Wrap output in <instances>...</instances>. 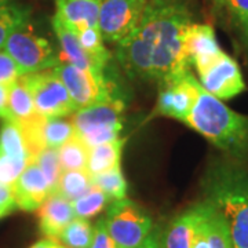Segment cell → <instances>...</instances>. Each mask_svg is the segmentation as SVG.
Here are the masks:
<instances>
[{
    "label": "cell",
    "mask_w": 248,
    "mask_h": 248,
    "mask_svg": "<svg viewBox=\"0 0 248 248\" xmlns=\"http://www.w3.org/2000/svg\"><path fill=\"white\" fill-rule=\"evenodd\" d=\"M75 135H76V130L72 120H66L65 117L45 119L43 141H45L46 148L58 149Z\"/></svg>",
    "instance_id": "cell-26"
},
{
    "label": "cell",
    "mask_w": 248,
    "mask_h": 248,
    "mask_svg": "<svg viewBox=\"0 0 248 248\" xmlns=\"http://www.w3.org/2000/svg\"><path fill=\"white\" fill-rule=\"evenodd\" d=\"M124 143H125V140L119 138L116 141L105 142V143L90 148L89 163H87L86 170L91 174V177L120 166Z\"/></svg>",
    "instance_id": "cell-19"
},
{
    "label": "cell",
    "mask_w": 248,
    "mask_h": 248,
    "mask_svg": "<svg viewBox=\"0 0 248 248\" xmlns=\"http://www.w3.org/2000/svg\"><path fill=\"white\" fill-rule=\"evenodd\" d=\"M93 184L97 185L110 200H122L127 196V181L120 166L108 170L93 177Z\"/></svg>",
    "instance_id": "cell-28"
},
{
    "label": "cell",
    "mask_w": 248,
    "mask_h": 248,
    "mask_svg": "<svg viewBox=\"0 0 248 248\" xmlns=\"http://www.w3.org/2000/svg\"><path fill=\"white\" fill-rule=\"evenodd\" d=\"M202 218V202L177 215L163 234L164 248H192L195 232Z\"/></svg>",
    "instance_id": "cell-16"
},
{
    "label": "cell",
    "mask_w": 248,
    "mask_h": 248,
    "mask_svg": "<svg viewBox=\"0 0 248 248\" xmlns=\"http://www.w3.org/2000/svg\"><path fill=\"white\" fill-rule=\"evenodd\" d=\"M9 110L11 120L16 123H25L37 116L33 97L24 75L10 84Z\"/></svg>",
    "instance_id": "cell-18"
},
{
    "label": "cell",
    "mask_w": 248,
    "mask_h": 248,
    "mask_svg": "<svg viewBox=\"0 0 248 248\" xmlns=\"http://www.w3.org/2000/svg\"><path fill=\"white\" fill-rule=\"evenodd\" d=\"M13 187L17 207L22 211H37L46 199L53 193L45 174L35 160L28 163Z\"/></svg>",
    "instance_id": "cell-13"
},
{
    "label": "cell",
    "mask_w": 248,
    "mask_h": 248,
    "mask_svg": "<svg viewBox=\"0 0 248 248\" xmlns=\"http://www.w3.org/2000/svg\"><path fill=\"white\" fill-rule=\"evenodd\" d=\"M89 248H119L115 240L110 237L104 218L98 219L97 223L94 225V236Z\"/></svg>",
    "instance_id": "cell-33"
},
{
    "label": "cell",
    "mask_w": 248,
    "mask_h": 248,
    "mask_svg": "<svg viewBox=\"0 0 248 248\" xmlns=\"http://www.w3.org/2000/svg\"><path fill=\"white\" fill-rule=\"evenodd\" d=\"M57 246H58V241L45 237V239L39 240L37 243H35L32 247L29 248H57Z\"/></svg>",
    "instance_id": "cell-37"
},
{
    "label": "cell",
    "mask_w": 248,
    "mask_h": 248,
    "mask_svg": "<svg viewBox=\"0 0 248 248\" xmlns=\"http://www.w3.org/2000/svg\"><path fill=\"white\" fill-rule=\"evenodd\" d=\"M197 73L202 87L221 101L232 99L246 90L239 63L223 51Z\"/></svg>",
    "instance_id": "cell-10"
},
{
    "label": "cell",
    "mask_w": 248,
    "mask_h": 248,
    "mask_svg": "<svg viewBox=\"0 0 248 248\" xmlns=\"http://www.w3.org/2000/svg\"><path fill=\"white\" fill-rule=\"evenodd\" d=\"M137 248H164L163 234L159 231H152L151 234L148 236V239Z\"/></svg>",
    "instance_id": "cell-36"
},
{
    "label": "cell",
    "mask_w": 248,
    "mask_h": 248,
    "mask_svg": "<svg viewBox=\"0 0 248 248\" xmlns=\"http://www.w3.org/2000/svg\"><path fill=\"white\" fill-rule=\"evenodd\" d=\"M3 50L16 61L24 75L51 69L60 63L53 45L39 35L29 21L9 36Z\"/></svg>",
    "instance_id": "cell-6"
},
{
    "label": "cell",
    "mask_w": 248,
    "mask_h": 248,
    "mask_svg": "<svg viewBox=\"0 0 248 248\" xmlns=\"http://www.w3.org/2000/svg\"><path fill=\"white\" fill-rule=\"evenodd\" d=\"M104 221L119 248H137L153 231L151 214L130 199L115 200L108 207Z\"/></svg>",
    "instance_id": "cell-5"
},
{
    "label": "cell",
    "mask_w": 248,
    "mask_h": 248,
    "mask_svg": "<svg viewBox=\"0 0 248 248\" xmlns=\"http://www.w3.org/2000/svg\"><path fill=\"white\" fill-rule=\"evenodd\" d=\"M4 1H9V0H0V4H1V3H4Z\"/></svg>",
    "instance_id": "cell-39"
},
{
    "label": "cell",
    "mask_w": 248,
    "mask_h": 248,
    "mask_svg": "<svg viewBox=\"0 0 248 248\" xmlns=\"http://www.w3.org/2000/svg\"><path fill=\"white\" fill-rule=\"evenodd\" d=\"M31 18V10L25 4L4 1L0 4V50L6 45L9 36Z\"/></svg>",
    "instance_id": "cell-21"
},
{
    "label": "cell",
    "mask_w": 248,
    "mask_h": 248,
    "mask_svg": "<svg viewBox=\"0 0 248 248\" xmlns=\"http://www.w3.org/2000/svg\"><path fill=\"white\" fill-rule=\"evenodd\" d=\"M9 87L6 84H0V119L11 120L9 110Z\"/></svg>",
    "instance_id": "cell-35"
},
{
    "label": "cell",
    "mask_w": 248,
    "mask_h": 248,
    "mask_svg": "<svg viewBox=\"0 0 248 248\" xmlns=\"http://www.w3.org/2000/svg\"><path fill=\"white\" fill-rule=\"evenodd\" d=\"M29 161L17 160L0 153V184L14 185Z\"/></svg>",
    "instance_id": "cell-31"
},
{
    "label": "cell",
    "mask_w": 248,
    "mask_h": 248,
    "mask_svg": "<svg viewBox=\"0 0 248 248\" xmlns=\"http://www.w3.org/2000/svg\"><path fill=\"white\" fill-rule=\"evenodd\" d=\"M0 153L9 157L31 161L32 156L21 127L13 120H4L0 127Z\"/></svg>",
    "instance_id": "cell-20"
},
{
    "label": "cell",
    "mask_w": 248,
    "mask_h": 248,
    "mask_svg": "<svg viewBox=\"0 0 248 248\" xmlns=\"http://www.w3.org/2000/svg\"><path fill=\"white\" fill-rule=\"evenodd\" d=\"M24 75L21 68L4 50H0V84L10 86Z\"/></svg>",
    "instance_id": "cell-32"
},
{
    "label": "cell",
    "mask_w": 248,
    "mask_h": 248,
    "mask_svg": "<svg viewBox=\"0 0 248 248\" xmlns=\"http://www.w3.org/2000/svg\"><path fill=\"white\" fill-rule=\"evenodd\" d=\"M184 53L190 66L203 69L222 53L214 28L208 24L192 22L184 36Z\"/></svg>",
    "instance_id": "cell-12"
},
{
    "label": "cell",
    "mask_w": 248,
    "mask_h": 248,
    "mask_svg": "<svg viewBox=\"0 0 248 248\" xmlns=\"http://www.w3.org/2000/svg\"><path fill=\"white\" fill-rule=\"evenodd\" d=\"M93 185V177L87 170H69L61 172L55 192L66 200L75 202Z\"/></svg>",
    "instance_id": "cell-22"
},
{
    "label": "cell",
    "mask_w": 248,
    "mask_h": 248,
    "mask_svg": "<svg viewBox=\"0 0 248 248\" xmlns=\"http://www.w3.org/2000/svg\"><path fill=\"white\" fill-rule=\"evenodd\" d=\"M53 69L68 89L76 110L116 98L104 72L87 71L63 62Z\"/></svg>",
    "instance_id": "cell-8"
},
{
    "label": "cell",
    "mask_w": 248,
    "mask_h": 248,
    "mask_svg": "<svg viewBox=\"0 0 248 248\" xmlns=\"http://www.w3.org/2000/svg\"><path fill=\"white\" fill-rule=\"evenodd\" d=\"M94 236V226L89 219H83L75 217L62 231L58 237V243H61L66 248H89Z\"/></svg>",
    "instance_id": "cell-24"
},
{
    "label": "cell",
    "mask_w": 248,
    "mask_h": 248,
    "mask_svg": "<svg viewBox=\"0 0 248 248\" xmlns=\"http://www.w3.org/2000/svg\"><path fill=\"white\" fill-rule=\"evenodd\" d=\"M192 14L181 0H151L140 25L117 45L116 57L134 79L159 84L190 72L184 36Z\"/></svg>",
    "instance_id": "cell-1"
},
{
    "label": "cell",
    "mask_w": 248,
    "mask_h": 248,
    "mask_svg": "<svg viewBox=\"0 0 248 248\" xmlns=\"http://www.w3.org/2000/svg\"><path fill=\"white\" fill-rule=\"evenodd\" d=\"M109 200L110 199L97 185H93L84 195L72 202L75 217L83 219L94 218L95 215L107 208Z\"/></svg>",
    "instance_id": "cell-25"
},
{
    "label": "cell",
    "mask_w": 248,
    "mask_h": 248,
    "mask_svg": "<svg viewBox=\"0 0 248 248\" xmlns=\"http://www.w3.org/2000/svg\"><path fill=\"white\" fill-rule=\"evenodd\" d=\"M39 229L47 239L58 241L65 226L75 218L72 202L54 192L45 200L37 210Z\"/></svg>",
    "instance_id": "cell-14"
},
{
    "label": "cell",
    "mask_w": 248,
    "mask_h": 248,
    "mask_svg": "<svg viewBox=\"0 0 248 248\" xmlns=\"http://www.w3.org/2000/svg\"><path fill=\"white\" fill-rule=\"evenodd\" d=\"M17 207L13 185L0 184V219L13 213Z\"/></svg>",
    "instance_id": "cell-34"
},
{
    "label": "cell",
    "mask_w": 248,
    "mask_h": 248,
    "mask_svg": "<svg viewBox=\"0 0 248 248\" xmlns=\"http://www.w3.org/2000/svg\"><path fill=\"white\" fill-rule=\"evenodd\" d=\"M200 83L190 72L177 79L160 84L156 112L186 123L187 116L195 107Z\"/></svg>",
    "instance_id": "cell-11"
},
{
    "label": "cell",
    "mask_w": 248,
    "mask_h": 248,
    "mask_svg": "<svg viewBox=\"0 0 248 248\" xmlns=\"http://www.w3.org/2000/svg\"><path fill=\"white\" fill-rule=\"evenodd\" d=\"M101 1L102 0H55V14L78 35L86 29L98 28Z\"/></svg>",
    "instance_id": "cell-15"
},
{
    "label": "cell",
    "mask_w": 248,
    "mask_h": 248,
    "mask_svg": "<svg viewBox=\"0 0 248 248\" xmlns=\"http://www.w3.org/2000/svg\"><path fill=\"white\" fill-rule=\"evenodd\" d=\"M205 203V218L208 228V240L210 248H233L232 247L231 234L225 219L222 215L210 203Z\"/></svg>",
    "instance_id": "cell-27"
},
{
    "label": "cell",
    "mask_w": 248,
    "mask_h": 248,
    "mask_svg": "<svg viewBox=\"0 0 248 248\" xmlns=\"http://www.w3.org/2000/svg\"><path fill=\"white\" fill-rule=\"evenodd\" d=\"M151 0H102L98 28L104 42L120 45L140 25Z\"/></svg>",
    "instance_id": "cell-7"
},
{
    "label": "cell",
    "mask_w": 248,
    "mask_h": 248,
    "mask_svg": "<svg viewBox=\"0 0 248 248\" xmlns=\"http://www.w3.org/2000/svg\"><path fill=\"white\" fill-rule=\"evenodd\" d=\"M203 200L225 219L232 247L248 248V169L240 161H218L203 178Z\"/></svg>",
    "instance_id": "cell-2"
},
{
    "label": "cell",
    "mask_w": 248,
    "mask_h": 248,
    "mask_svg": "<svg viewBox=\"0 0 248 248\" xmlns=\"http://www.w3.org/2000/svg\"><path fill=\"white\" fill-rule=\"evenodd\" d=\"M57 248H66V247H63V246H61V244L58 243V246H57Z\"/></svg>",
    "instance_id": "cell-38"
},
{
    "label": "cell",
    "mask_w": 248,
    "mask_h": 248,
    "mask_svg": "<svg viewBox=\"0 0 248 248\" xmlns=\"http://www.w3.org/2000/svg\"><path fill=\"white\" fill-rule=\"evenodd\" d=\"M31 89L37 115L45 119L68 117L76 112L68 89L54 69L24 75Z\"/></svg>",
    "instance_id": "cell-9"
},
{
    "label": "cell",
    "mask_w": 248,
    "mask_h": 248,
    "mask_svg": "<svg viewBox=\"0 0 248 248\" xmlns=\"http://www.w3.org/2000/svg\"><path fill=\"white\" fill-rule=\"evenodd\" d=\"M57 151H58L62 171L87 169L90 148L78 135H75L69 141L65 142Z\"/></svg>",
    "instance_id": "cell-23"
},
{
    "label": "cell",
    "mask_w": 248,
    "mask_h": 248,
    "mask_svg": "<svg viewBox=\"0 0 248 248\" xmlns=\"http://www.w3.org/2000/svg\"><path fill=\"white\" fill-rule=\"evenodd\" d=\"M51 24H53L54 33L57 36L60 47H61V51L58 53L60 62L71 63V65H75L81 69H87V71L102 72L98 69L95 63L91 61V58L81 48L76 33H73L71 29L62 22L61 18L57 14H54Z\"/></svg>",
    "instance_id": "cell-17"
},
{
    "label": "cell",
    "mask_w": 248,
    "mask_h": 248,
    "mask_svg": "<svg viewBox=\"0 0 248 248\" xmlns=\"http://www.w3.org/2000/svg\"><path fill=\"white\" fill-rule=\"evenodd\" d=\"M186 124L236 161L248 160V117L202 87Z\"/></svg>",
    "instance_id": "cell-3"
},
{
    "label": "cell",
    "mask_w": 248,
    "mask_h": 248,
    "mask_svg": "<svg viewBox=\"0 0 248 248\" xmlns=\"http://www.w3.org/2000/svg\"><path fill=\"white\" fill-rule=\"evenodd\" d=\"M123 112L124 102L116 97L76 110L71 116V120L76 135L86 142L89 148H93L119 140L123 130Z\"/></svg>",
    "instance_id": "cell-4"
},
{
    "label": "cell",
    "mask_w": 248,
    "mask_h": 248,
    "mask_svg": "<svg viewBox=\"0 0 248 248\" xmlns=\"http://www.w3.org/2000/svg\"><path fill=\"white\" fill-rule=\"evenodd\" d=\"M217 6L226 10L232 25L248 51V0H214Z\"/></svg>",
    "instance_id": "cell-29"
},
{
    "label": "cell",
    "mask_w": 248,
    "mask_h": 248,
    "mask_svg": "<svg viewBox=\"0 0 248 248\" xmlns=\"http://www.w3.org/2000/svg\"><path fill=\"white\" fill-rule=\"evenodd\" d=\"M33 160L36 161V164L39 166V169L42 170V172L45 174L46 179H47V182H48V185H50L54 193L62 172L60 157H58V151L53 149V148H46Z\"/></svg>",
    "instance_id": "cell-30"
}]
</instances>
